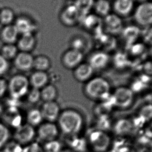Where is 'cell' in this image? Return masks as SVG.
Returning <instances> with one entry per match:
<instances>
[{
  "mask_svg": "<svg viewBox=\"0 0 152 152\" xmlns=\"http://www.w3.org/2000/svg\"><path fill=\"white\" fill-rule=\"evenodd\" d=\"M94 69L89 63L80 64L75 72V77L79 82H87L93 77Z\"/></svg>",
  "mask_w": 152,
  "mask_h": 152,
  "instance_id": "obj_14",
  "label": "cell"
},
{
  "mask_svg": "<svg viewBox=\"0 0 152 152\" xmlns=\"http://www.w3.org/2000/svg\"><path fill=\"white\" fill-rule=\"evenodd\" d=\"M110 56L104 51H98L91 55L89 64L94 70H102L107 66L110 62Z\"/></svg>",
  "mask_w": 152,
  "mask_h": 152,
  "instance_id": "obj_12",
  "label": "cell"
},
{
  "mask_svg": "<svg viewBox=\"0 0 152 152\" xmlns=\"http://www.w3.org/2000/svg\"><path fill=\"white\" fill-rule=\"evenodd\" d=\"M83 58V53L80 51L74 49L66 54L64 62L68 67L73 68L79 65Z\"/></svg>",
  "mask_w": 152,
  "mask_h": 152,
  "instance_id": "obj_16",
  "label": "cell"
},
{
  "mask_svg": "<svg viewBox=\"0 0 152 152\" xmlns=\"http://www.w3.org/2000/svg\"><path fill=\"white\" fill-rule=\"evenodd\" d=\"M8 89V83L7 81L3 79H0V97L4 95Z\"/></svg>",
  "mask_w": 152,
  "mask_h": 152,
  "instance_id": "obj_39",
  "label": "cell"
},
{
  "mask_svg": "<svg viewBox=\"0 0 152 152\" xmlns=\"http://www.w3.org/2000/svg\"><path fill=\"white\" fill-rule=\"evenodd\" d=\"M34 42V40L32 34H23L19 41V46L23 50H28L33 47Z\"/></svg>",
  "mask_w": 152,
  "mask_h": 152,
  "instance_id": "obj_29",
  "label": "cell"
},
{
  "mask_svg": "<svg viewBox=\"0 0 152 152\" xmlns=\"http://www.w3.org/2000/svg\"><path fill=\"white\" fill-rule=\"evenodd\" d=\"M135 22L143 27H152V1H146L140 3L133 12Z\"/></svg>",
  "mask_w": 152,
  "mask_h": 152,
  "instance_id": "obj_5",
  "label": "cell"
},
{
  "mask_svg": "<svg viewBox=\"0 0 152 152\" xmlns=\"http://www.w3.org/2000/svg\"><path fill=\"white\" fill-rule=\"evenodd\" d=\"M100 18L96 15H89L86 16L81 19V21L83 22V25L88 28H94V32L96 34L101 30V27L102 25V22L100 20Z\"/></svg>",
  "mask_w": 152,
  "mask_h": 152,
  "instance_id": "obj_21",
  "label": "cell"
},
{
  "mask_svg": "<svg viewBox=\"0 0 152 152\" xmlns=\"http://www.w3.org/2000/svg\"><path fill=\"white\" fill-rule=\"evenodd\" d=\"M133 128L132 123L130 121L126 119H123L118 121L115 125V132L118 135L123 136L127 135L130 133Z\"/></svg>",
  "mask_w": 152,
  "mask_h": 152,
  "instance_id": "obj_23",
  "label": "cell"
},
{
  "mask_svg": "<svg viewBox=\"0 0 152 152\" xmlns=\"http://www.w3.org/2000/svg\"><path fill=\"white\" fill-rule=\"evenodd\" d=\"M88 145L94 152H106L112 145V139L105 131L95 129L89 133L87 140Z\"/></svg>",
  "mask_w": 152,
  "mask_h": 152,
  "instance_id": "obj_3",
  "label": "cell"
},
{
  "mask_svg": "<svg viewBox=\"0 0 152 152\" xmlns=\"http://www.w3.org/2000/svg\"><path fill=\"white\" fill-rule=\"evenodd\" d=\"M103 23L106 31L112 34H119L123 31V23L121 18L115 13H110L104 17Z\"/></svg>",
  "mask_w": 152,
  "mask_h": 152,
  "instance_id": "obj_7",
  "label": "cell"
},
{
  "mask_svg": "<svg viewBox=\"0 0 152 152\" xmlns=\"http://www.w3.org/2000/svg\"><path fill=\"white\" fill-rule=\"evenodd\" d=\"M5 121L13 128H18L21 126L22 117L18 108L9 107L3 114Z\"/></svg>",
  "mask_w": 152,
  "mask_h": 152,
  "instance_id": "obj_13",
  "label": "cell"
},
{
  "mask_svg": "<svg viewBox=\"0 0 152 152\" xmlns=\"http://www.w3.org/2000/svg\"><path fill=\"white\" fill-rule=\"evenodd\" d=\"M58 133L57 126L53 123L50 122L41 125L38 130L39 138L46 142L55 140Z\"/></svg>",
  "mask_w": 152,
  "mask_h": 152,
  "instance_id": "obj_9",
  "label": "cell"
},
{
  "mask_svg": "<svg viewBox=\"0 0 152 152\" xmlns=\"http://www.w3.org/2000/svg\"><path fill=\"white\" fill-rule=\"evenodd\" d=\"M17 49L13 45H7L5 46L2 50L3 56L7 58H11L16 54Z\"/></svg>",
  "mask_w": 152,
  "mask_h": 152,
  "instance_id": "obj_35",
  "label": "cell"
},
{
  "mask_svg": "<svg viewBox=\"0 0 152 152\" xmlns=\"http://www.w3.org/2000/svg\"><path fill=\"white\" fill-rule=\"evenodd\" d=\"M49 76L45 72L38 71L32 75L30 83L34 88L40 89L47 85Z\"/></svg>",
  "mask_w": 152,
  "mask_h": 152,
  "instance_id": "obj_18",
  "label": "cell"
},
{
  "mask_svg": "<svg viewBox=\"0 0 152 152\" xmlns=\"http://www.w3.org/2000/svg\"><path fill=\"white\" fill-rule=\"evenodd\" d=\"M135 1V0H134ZM136 1H139L140 2H144V1H148V0H136Z\"/></svg>",
  "mask_w": 152,
  "mask_h": 152,
  "instance_id": "obj_45",
  "label": "cell"
},
{
  "mask_svg": "<svg viewBox=\"0 0 152 152\" xmlns=\"http://www.w3.org/2000/svg\"><path fill=\"white\" fill-rule=\"evenodd\" d=\"M150 152H152V142L150 144Z\"/></svg>",
  "mask_w": 152,
  "mask_h": 152,
  "instance_id": "obj_44",
  "label": "cell"
},
{
  "mask_svg": "<svg viewBox=\"0 0 152 152\" xmlns=\"http://www.w3.org/2000/svg\"><path fill=\"white\" fill-rule=\"evenodd\" d=\"M18 32L15 26H8L3 31V37L9 42H13L17 38Z\"/></svg>",
  "mask_w": 152,
  "mask_h": 152,
  "instance_id": "obj_28",
  "label": "cell"
},
{
  "mask_svg": "<svg viewBox=\"0 0 152 152\" xmlns=\"http://www.w3.org/2000/svg\"><path fill=\"white\" fill-rule=\"evenodd\" d=\"M112 98L114 106L120 109H126L133 104L134 95L132 89L122 86L118 87L113 91Z\"/></svg>",
  "mask_w": 152,
  "mask_h": 152,
  "instance_id": "obj_4",
  "label": "cell"
},
{
  "mask_svg": "<svg viewBox=\"0 0 152 152\" xmlns=\"http://www.w3.org/2000/svg\"><path fill=\"white\" fill-rule=\"evenodd\" d=\"M29 81L25 76H14L8 83V89L11 97L19 99L29 91Z\"/></svg>",
  "mask_w": 152,
  "mask_h": 152,
  "instance_id": "obj_6",
  "label": "cell"
},
{
  "mask_svg": "<svg viewBox=\"0 0 152 152\" xmlns=\"http://www.w3.org/2000/svg\"><path fill=\"white\" fill-rule=\"evenodd\" d=\"M59 107L55 101L45 102L43 105L41 112L43 118L50 123H53L58 118L59 116Z\"/></svg>",
  "mask_w": 152,
  "mask_h": 152,
  "instance_id": "obj_11",
  "label": "cell"
},
{
  "mask_svg": "<svg viewBox=\"0 0 152 152\" xmlns=\"http://www.w3.org/2000/svg\"><path fill=\"white\" fill-rule=\"evenodd\" d=\"M67 143L70 150L75 152H85L88 145L87 140L79 137L78 135L68 136Z\"/></svg>",
  "mask_w": 152,
  "mask_h": 152,
  "instance_id": "obj_15",
  "label": "cell"
},
{
  "mask_svg": "<svg viewBox=\"0 0 152 152\" xmlns=\"http://www.w3.org/2000/svg\"><path fill=\"white\" fill-rule=\"evenodd\" d=\"M94 2V0H76L75 5L80 13V21L85 16L89 14L93 7Z\"/></svg>",
  "mask_w": 152,
  "mask_h": 152,
  "instance_id": "obj_24",
  "label": "cell"
},
{
  "mask_svg": "<svg viewBox=\"0 0 152 152\" xmlns=\"http://www.w3.org/2000/svg\"><path fill=\"white\" fill-rule=\"evenodd\" d=\"M63 18L66 23L72 24L77 20H80V13L75 5H72L68 7L64 12Z\"/></svg>",
  "mask_w": 152,
  "mask_h": 152,
  "instance_id": "obj_19",
  "label": "cell"
},
{
  "mask_svg": "<svg viewBox=\"0 0 152 152\" xmlns=\"http://www.w3.org/2000/svg\"><path fill=\"white\" fill-rule=\"evenodd\" d=\"M13 18V13L12 11L9 9L3 10L0 15V19L3 23H10Z\"/></svg>",
  "mask_w": 152,
  "mask_h": 152,
  "instance_id": "obj_36",
  "label": "cell"
},
{
  "mask_svg": "<svg viewBox=\"0 0 152 152\" xmlns=\"http://www.w3.org/2000/svg\"><path fill=\"white\" fill-rule=\"evenodd\" d=\"M87 97L94 101H104L111 94L110 82L102 77H92L88 81L84 87Z\"/></svg>",
  "mask_w": 152,
  "mask_h": 152,
  "instance_id": "obj_1",
  "label": "cell"
},
{
  "mask_svg": "<svg viewBox=\"0 0 152 152\" xmlns=\"http://www.w3.org/2000/svg\"><path fill=\"white\" fill-rule=\"evenodd\" d=\"M28 101L31 103H36L41 99V91L40 89L33 88L28 92Z\"/></svg>",
  "mask_w": 152,
  "mask_h": 152,
  "instance_id": "obj_34",
  "label": "cell"
},
{
  "mask_svg": "<svg viewBox=\"0 0 152 152\" xmlns=\"http://www.w3.org/2000/svg\"><path fill=\"white\" fill-rule=\"evenodd\" d=\"M40 110L32 109L28 112L27 116L28 124L34 127L40 125L43 120Z\"/></svg>",
  "mask_w": 152,
  "mask_h": 152,
  "instance_id": "obj_26",
  "label": "cell"
},
{
  "mask_svg": "<svg viewBox=\"0 0 152 152\" xmlns=\"http://www.w3.org/2000/svg\"><path fill=\"white\" fill-rule=\"evenodd\" d=\"M58 120L60 129L68 136L78 135L84 124L81 114L73 110H64L59 114Z\"/></svg>",
  "mask_w": 152,
  "mask_h": 152,
  "instance_id": "obj_2",
  "label": "cell"
},
{
  "mask_svg": "<svg viewBox=\"0 0 152 152\" xmlns=\"http://www.w3.org/2000/svg\"><path fill=\"white\" fill-rule=\"evenodd\" d=\"M35 134L34 127L31 125L28 124L21 125L17 128L14 134L15 141L20 145L29 143L34 139Z\"/></svg>",
  "mask_w": 152,
  "mask_h": 152,
  "instance_id": "obj_8",
  "label": "cell"
},
{
  "mask_svg": "<svg viewBox=\"0 0 152 152\" xmlns=\"http://www.w3.org/2000/svg\"><path fill=\"white\" fill-rule=\"evenodd\" d=\"M33 66L38 71L44 72L49 68L50 61L46 57L40 56L34 60Z\"/></svg>",
  "mask_w": 152,
  "mask_h": 152,
  "instance_id": "obj_30",
  "label": "cell"
},
{
  "mask_svg": "<svg viewBox=\"0 0 152 152\" xmlns=\"http://www.w3.org/2000/svg\"><path fill=\"white\" fill-rule=\"evenodd\" d=\"M40 91L41 99L45 102L54 101L57 97V89L53 85H46Z\"/></svg>",
  "mask_w": 152,
  "mask_h": 152,
  "instance_id": "obj_22",
  "label": "cell"
},
{
  "mask_svg": "<svg viewBox=\"0 0 152 152\" xmlns=\"http://www.w3.org/2000/svg\"><path fill=\"white\" fill-rule=\"evenodd\" d=\"M23 151L21 145L15 141L7 143L3 148V152H23Z\"/></svg>",
  "mask_w": 152,
  "mask_h": 152,
  "instance_id": "obj_33",
  "label": "cell"
},
{
  "mask_svg": "<svg viewBox=\"0 0 152 152\" xmlns=\"http://www.w3.org/2000/svg\"><path fill=\"white\" fill-rule=\"evenodd\" d=\"M44 152H60L61 151V144L56 140L46 142L43 148Z\"/></svg>",
  "mask_w": 152,
  "mask_h": 152,
  "instance_id": "obj_31",
  "label": "cell"
},
{
  "mask_svg": "<svg viewBox=\"0 0 152 152\" xmlns=\"http://www.w3.org/2000/svg\"><path fill=\"white\" fill-rule=\"evenodd\" d=\"M9 67V64L7 59L2 55H0V75H2L7 72Z\"/></svg>",
  "mask_w": 152,
  "mask_h": 152,
  "instance_id": "obj_38",
  "label": "cell"
},
{
  "mask_svg": "<svg viewBox=\"0 0 152 152\" xmlns=\"http://www.w3.org/2000/svg\"><path fill=\"white\" fill-rule=\"evenodd\" d=\"M112 9L115 14L120 17L127 16L133 13L134 0H114Z\"/></svg>",
  "mask_w": 152,
  "mask_h": 152,
  "instance_id": "obj_10",
  "label": "cell"
},
{
  "mask_svg": "<svg viewBox=\"0 0 152 152\" xmlns=\"http://www.w3.org/2000/svg\"><path fill=\"white\" fill-rule=\"evenodd\" d=\"M96 15L99 17H105L110 13L112 7L108 0H97L93 6Z\"/></svg>",
  "mask_w": 152,
  "mask_h": 152,
  "instance_id": "obj_20",
  "label": "cell"
},
{
  "mask_svg": "<svg viewBox=\"0 0 152 152\" xmlns=\"http://www.w3.org/2000/svg\"><path fill=\"white\" fill-rule=\"evenodd\" d=\"M118 152H136L134 150L131 148L128 147H124L119 150Z\"/></svg>",
  "mask_w": 152,
  "mask_h": 152,
  "instance_id": "obj_41",
  "label": "cell"
},
{
  "mask_svg": "<svg viewBox=\"0 0 152 152\" xmlns=\"http://www.w3.org/2000/svg\"><path fill=\"white\" fill-rule=\"evenodd\" d=\"M72 45L74 47V50L80 51V50L83 48V41L81 40L80 39H77L74 41Z\"/></svg>",
  "mask_w": 152,
  "mask_h": 152,
  "instance_id": "obj_40",
  "label": "cell"
},
{
  "mask_svg": "<svg viewBox=\"0 0 152 152\" xmlns=\"http://www.w3.org/2000/svg\"><path fill=\"white\" fill-rule=\"evenodd\" d=\"M124 39L128 42H134L140 34V30L136 26H128L122 31Z\"/></svg>",
  "mask_w": 152,
  "mask_h": 152,
  "instance_id": "obj_27",
  "label": "cell"
},
{
  "mask_svg": "<svg viewBox=\"0 0 152 152\" xmlns=\"http://www.w3.org/2000/svg\"><path fill=\"white\" fill-rule=\"evenodd\" d=\"M34 60L31 55L27 53H20L16 60L15 65L19 69L28 70L34 65Z\"/></svg>",
  "mask_w": 152,
  "mask_h": 152,
  "instance_id": "obj_17",
  "label": "cell"
},
{
  "mask_svg": "<svg viewBox=\"0 0 152 152\" xmlns=\"http://www.w3.org/2000/svg\"><path fill=\"white\" fill-rule=\"evenodd\" d=\"M10 136L9 130L5 125L0 123V148L7 143Z\"/></svg>",
  "mask_w": 152,
  "mask_h": 152,
  "instance_id": "obj_32",
  "label": "cell"
},
{
  "mask_svg": "<svg viewBox=\"0 0 152 152\" xmlns=\"http://www.w3.org/2000/svg\"><path fill=\"white\" fill-rule=\"evenodd\" d=\"M3 113V109L2 107V106L0 105V115H2Z\"/></svg>",
  "mask_w": 152,
  "mask_h": 152,
  "instance_id": "obj_43",
  "label": "cell"
},
{
  "mask_svg": "<svg viewBox=\"0 0 152 152\" xmlns=\"http://www.w3.org/2000/svg\"><path fill=\"white\" fill-rule=\"evenodd\" d=\"M60 152H75L73 151H72L70 149H67V150H63V151H61Z\"/></svg>",
  "mask_w": 152,
  "mask_h": 152,
  "instance_id": "obj_42",
  "label": "cell"
},
{
  "mask_svg": "<svg viewBox=\"0 0 152 152\" xmlns=\"http://www.w3.org/2000/svg\"><path fill=\"white\" fill-rule=\"evenodd\" d=\"M23 152H44V151L39 144L34 142L26 146Z\"/></svg>",
  "mask_w": 152,
  "mask_h": 152,
  "instance_id": "obj_37",
  "label": "cell"
},
{
  "mask_svg": "<svg viewBox=\"0 0 152 152\" xmlns=\"http://www.w3.org/2000/svg\"><path fill=\"white\" fill-rule=\"evenodd\" d=\"M15 27L18 33H21L23 35L26 34H32V32L36 28L28 20L22 18L17 20Z\"/></svg>",
  "mask_w": 152,
  "mask_h": 152,
  "instance_id": "obj_25",
  "label": "cell"
}]
</instances>
